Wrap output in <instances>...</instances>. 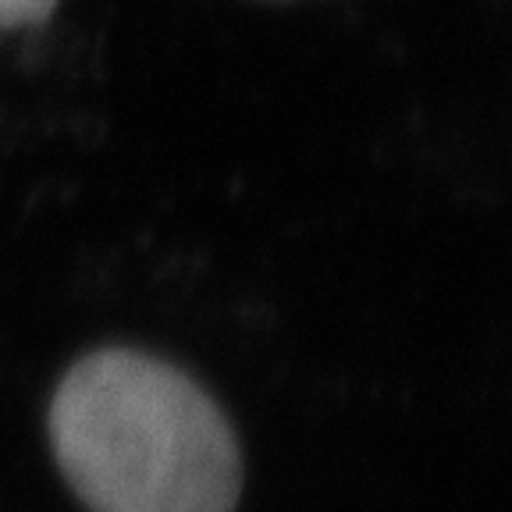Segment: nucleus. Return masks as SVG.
Returning a JSON list of instances; mask_svg holds the SVG:
<instances>
[{"label":"nucleus","instance_id":"1","mask_svg":"<svg viewBox=\"0 0 512 512\" xmlns=\"http://www.w3.org/2000/svg\"><path fill=\"white\" fill-rule=\"evenodd\" d=\"M50 445L89 512H235L242 452L189 374L150 352L96 349L50 402Z\"/></svg>","mask_w":512,"mask_h":512},{"label":"nucleus","instance_id":"2","mask_svg":"<svg viewBox=\"0 0 512 512\" xmlns=\"http://www.w3.org/2000/svg\"><path fill=\"white\" fill-rule=\"evenodd\" d=\"M57 0H0V29H25L54 15Z\"/></svg>","mask_w":512,"mask_h":512}]
</instances>
